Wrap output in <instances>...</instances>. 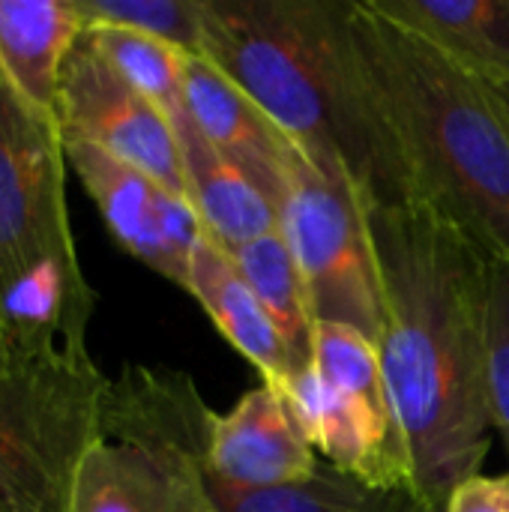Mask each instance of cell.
Instances as JSON below:
<instances>
[{"instance_id": "1", "label": "cell", "mask_w": 509, "mask_h": 512, "mask_svg": "<svg viewBox=\"0 0 509 512\" xmlns=\"http://www.w3.org/2000/svg\"><path fill=\"white\" fill-rule=\"evenodd\" d=\"M381 276L378 357L411 489L432 512L492 450L486 324L492 258L432 207H369Z\"/></svg>"}, {"instance_id": "2", "label": "cell", "mask_w": 509, "mask_h": 512, "mask_svg": "<svg viewBox=\"0 0 509 512\" xmlns=\"http://www.w3.org/2000/svg\"><path fill=\"white\" fill-rule=\"evenodd\" d=\"M201 57L366 207L417 201L351 36V0H204Z\"/></svg>"}, {"instance_id": "3", "label": "cell", "mask_w": 509, "mask_h": 512, "mask_svg": "<svg viewBox=\"0 0 509 512\" xmlns=\"http://www.w3.org/2000/svg\"><path fill=\"white\" fill-rule=\"evenodd\" d=\"M351 36L405 156L414 198L492 261H509L507 96L369 0H351Z\"/></svg>"}, {"instance_id": "4", "label": "cell", "mask_w": 509, "mask_h": 512, "mask_svg": "<svg viewBox=\"0 0 509 512\" xmlns=\"http://www.w3.org/2000/svg\"><path fill=\"white\" fill-rule=\"evenodd\" d=\"M66 168L60 123L0 75V330L9 354L87 345L93 291L69 225Z\"/></svg>"}, {"instance_id": "5", "label": "cell", "mask_w": 509, "mask_h": 512, "mask_svg": "<svg viewBox=\"0 0 509 512\" xmlns=\"http://www.w3.org/2000/svg\"><path fill=\"white\" fill-rule=\"evenodd\" d=\"M213 414L186 372L126 366L108 381L72 512H204Z\"/></svg>"}, {"instance_id": "6", "label": "cell", "mask_w": 509, "mask_h": 512, "mask_svg": "<svg viewBox=\"0 0 509 512\" xmlns=\"http://www.w3.org/2000/svg\"><path fill=\"white\" fill-rule=\"evenodd\" d=\"M108 381L87 345L9 357L0 372V512H72Z\"/></svg>"}, {"instance_id": "7", "label": "cell", "mask_w": 509, "mask_h": 512, "mask_svg": "<svg viewBox=\"0 0 509 512\" xmlns=\"http://www.w3.org/2000/svg\"><path fill=\"white\" fill-rule=\"evenodd\" d=\"M288 402L327 465L369 486L411 489L378 345L366 333L318 321L312 369L291 384Z\"/></svg>"}, {"instance_id": "8", "label": "cell", "mask_w": 509, "mask_h": 512, "mask_svg": "<svg viewBox=\"0 0 509 512\" xmlns=\"http://www.w3.org/2000/svg\"><path fill=\"white\" fill-rule=\"evenodd\" d=\"M282 234L306 279L315 321L381 336V276L369 207L351 180L312 165L300 147L279 201Z\"/></svg>"}, {"instance_id": "9", "label": "cell", "mask_w": 509, "mask_h": 512, "mask_svg": "<svg viewBox=\"0 0 509 512\" xmlns=\"http://www.w3.org/2000/svg\"><path fill=\"white\" fill-rule=\"evenodd\" d=\"M57 120L60 132L96 144L153 177L171 195L186 198L183 159L171 120L123 81L84 33L63 63Z\"/></svg>"}, {"instance_id": "10", "label": "cell", "mask_w": 509, "mask_h": 512, "mask_svg": "<svg viewBox=\"0 0 509 512\" xmlns=\"http://www.w3.org/2000/svg\"><path fill=\"white\" fill-rule=\"evenodd\" d=\"M63 153L114 240L132 258L186 291L189 261L204 237L195 207L84 138L63 132Z\"/></svg>"}, {"instance_id": "11", "label": "cell", "mask_w": 509, "mask_h": 512, "mask_svg": "<svg viewBox=\"0 0 509 512\" xmlns=\"http://www.w3.org/2000/svg\"><path fill=\"white\" fill-rule=\"evenodd\" d=\"M204 468L234 489H276L309 480L321 456L288 396L261 384L228 414H213Z\"/></svg>"}, {"instance_id": "12", "label": "cell", "mask_w": 509, "mask_h": 512, "mask_svg": "<svg viewBox=\"0 0 509 512\" xmlns=\"http://www.w3.org/2000/svg\"><path fill=\"white\" fill-rule=\"evenodd\" d=\"M183 93L192 126L279 207L297 144L246 90L201 54L186 57Z\"/></svg>"}, {"instance_id": "13", "label": "cell", "mask_w": 509, "mask_h": 512, "mask_svg": "<svg viewBox=\"0 0 509 512\" xmlns=\"http://www.w3.org/2000/svg\"><path fill=\"white\" fill-rule=\"evenodd\" d=\"M186 291L198 300V306L207 312L222 339L255 366L261 384L288 396L291 384L297 381L291 351L270 315L264 312L261 300L249 288L237 261L207 234L192 252Z\"/></svg>"}, {"instance_id": "14", "label": "cell", "mask_w": 509, "mask_h": 512, "mask_svg": "<svg viewBox=\"0 0 509 512\" xmlns=\"http://www.w3.org/2000/svg\"><path fill=\"white\" fill-rule=\"evenodd\" d=\"M81 33L84 21L72 0H0V75L54 123L63 63Z\"/></svg>"}, {"instance_id": "15", "label": "cell", "mask_w": 509, "mask_h": 512, "mask_svg": "<svg viewBox=\"0 0 509 512\" xmlns=\"http://www.w3.org/2000/svg\"><path fill=\"white\" fill-rule=\"evenodd\" d=\"M174 132L183 159L186 198L216 246L231 255L279 228V207L192 126L189 114L174 123Z\"/></svg>"}, {"instance_id": "16", "label": "cell", "mask_w": 509, "mask_h": 512, "mask_svg": "<svg viewBox=\"0 0 509 512\" xmlns=\"http://www.w3.org/2000/svg\"><path fill=\"white\" fill-rule=\"evenodd\" d=\"M509 99V0H369Z\"/></svg>"}, {"instance_id": "17", "label": "cell", "mask_w": 509, "mask_h": 512, "mask_svg": "<svg viewBox=\"0 0 509 512\" xmlns=\"http://www.w3.org/2000/svg\"><path fill=\"white\" fill-rule=\"evenodd\" d=\"M204 512H432L414 489H381L357 477L321 468L300 483L276 489H234L201 471Z\"/></svg>"}, {"instance_id": "18", "label": "cell", "mask_w": 509, "mask_h": 512, "mask_svg": "<svg viewBox=\"0 0 509 512\" xmlns=\"http://www.w3.org/2000/svg\"><path fill=\"white\" fill-rule=\"evenodd\" d=\"M249 288L261 300L264 312L285 339L297 378L312 369V342H315V309L300 273V264L282 234V225L240 249L231 252Z\"/></svg>"}, {"instance_id": "19", "label": "cell", "mask_w": 509, "mask_h": 512, "mask_svg": "<svg viewBox=\"0 0 509 512\" xmlns=\"http://www.w3.org/2000/svg\"><path fill=\"white\" fill-rule=\"evenodd\" d=\"M84 39L108 60V66L123 81L147 96L171 120V126L186 117V51L153 36L108 24H87Z\"/></svg>"}, {"instance_id": "20", "label": "cell", "mask_w": 509, "mask_h": 512, "mask_svg": "<svg viewBox=\"0 0 509 512\" xmlns=\"http://www.w3.org/2000/svg\"><path fill=\"white\" fill-rule=\"evenodd\" d=\"M87 24L126 27L186 54H201L204 39V0H72Z\"/></svg>"}, {"instance_id": "21", "label": "cell", "mask_w": 509, "mask_h": 512, "mask_svg": "<svg viewBox=\"0 0 509 512\" xmlns=\"http://www.w3.org/2000/svg\"><path fill=\"white\" fill-rule=\"evenodd\" d=\"M489 408L492 426L509 447V261H492L486 324Z\"/></svg>"}, {"instance_id": "22", "label": "cell", "mask_w": 509, "mask_h": 512, "mask_svg": "<svg viewBox=\"0 0 509 512\" xmlns=\"http://www.w3.org/2000/svg\"><path fill=\"white\" fill-rule=\"evenodd\" d=\"M447 512H509V474L465 480L447 501Z\"/></svg>"}, {"instance_id": "23", "label": "cell", "mask_w": 509, "mask_h": 512, "mask_svg": "<svg viewBox=\"0 0 509 512\" xmlns=\"http://www.w3.org/2000/svg\"><path fill=\"white\" fill-rule=\"evenodd\" d=\"M9 366V348H6V339H3V330H0V372Z\"/></svg>"}]
</instances>
